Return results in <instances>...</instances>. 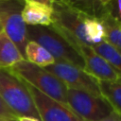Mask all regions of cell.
<instances>
[{"label": "cell", "mask_w": 121, "mask_h": 121, "mask_svg": "<svg viewBox=\"0 0 121 121\" xmlns=\"http://www.w3.org/2000/svg\"><path fill=\"white\" fill-rule=\"evenodd\" d=\"M9 70L20 79L30 84L45 95L68 107L67 86L59 78L43 67H40L24 60Z\"/></svg>", "instance_id": "6da1fadb"}, {"label": "cell", "mask_w": 121, "mask_h": 121, "mask_svg": "<svg viewBox=\"0 0 121 121\" xmlns=\"http://www.w3.org/2000/svg\"><path fill=\"white\" fill-rule=\"evenodd\" d=\"M28 41L43 46L54 58L55 61L66 62L84 70V61L75 47L52 26H26Z\"/></svg>", "instance_id": "7a4b0ae2"}, {"label": "cell", "mask_w": 121, "mask_h": 121, "mask_svg": "<svg viewBox=\"0 0 121 121\" xmlns=\"http://www.w3.org/2000/svg\"><path fill=\"white\" fill-rule=\"evenodd\" d=\"M0 97L17 117L41 119L25 82L9 69H0Z\"/></svg>", "instance_id": "3957f363"}, {"label": "cell", "mask_w": 121, "mask_h": 121, "mask_svg": "<svg viewBox=\"0 0 121 121\" xmlns=\"http://www.w3.org/2000/svg\"><path fill=\"white\" fill-rule=\"evenodd\" d=\"M52 9L51 26L55 29L74 47L78 44L89 45L84 31V19L87 14L71 7L63 0L54 1Z\"/></svg>", "instance_id": "277c9868"}, {"label": "cell", "mask_w": 121, "mask_h": 121, "mask_svg": "<svg viewBox=\"0 0 121 121\" xmlns=\"http://www.w3.org/2000/svg\"><path fill=\"white\" fill-rule=\"evenodd\" d=\"M67 103L68 107L84 121H99L114 112L102 95H94L75 89L68 88Z\"/></svg>", "instance_id": "5b68a950"}, {"label": "cell", "mask_w": 121, "mask_h": 121, "mask_svg": "<svg viewBox=\"0 0 121 121\" xmlns=\"http://www.w3.org/2000/svg\"><path fill=\"white\" fill-rule=\"evenodd\" d=\"M24 4L25 0L0 1V25L25 58V48L28 38L26 25L23 21L21 14Z\"/></svg>", "instance_id": "8992f818"}, {"label": "cell", "mask_w": 121, "mask_h": 121, "mask_svg": "<svg viewBox=\"0 0 121 121\" xmlns=\"http://www.w3.org/2000/svg\"><path fill=\"white\" fill-rule=\"evenodd\" d=\"M44 69L59 78L69 89L86 92L94 95H101L98 80L79 67L66 62L55 61L53 64L44 67Z\"/></svg>", "instance_id": "52a82bcc"}, {"label": "cell", "mask_w": 121, "mask_h": 121, "mask_svg": "<svg viewBox=\"0 0 121 121\" xmlns=\"http://www.w3.org/2000/svg\"><path fill=\"white\" fill-rule=\"evenodd\" d=\"M24 82L34 100L42 121H84L69 107L50 98L26 81Z\"/></svg>", "instance_id": "ba28073f"}, {"label": "cell", "mask_w": 121, "mask_h": 121, "mask_svg": "<svg viewBox=\"0 0 121 121\" xmlns=\"http://www.w3.org/2000/svg\"><path fill=\"white\" fill-rule=\"evenodd\" d=\"M75 49L84 61V71L98 81H116L121 79L120 73L103 57L97 54L92 46L78 44Z\"/></svg>", "instance_id": "9c48e42d"}, {"label": "cell", "mask_w": 121, "mask_h": 121, "mask_svg": "<svg viewBox=\"0 0 121 121\" xmlns=\"http://www.w3.org/2000/svg\"><path fill=\"white\" fill-rule=\"evenodd\" d=\"M97 18L105 28V42L121 54V23L115 15L113 1L103 6Z\"/></svg>", "instance_id": "30bf717a"}, {"label": "cell", "mask_w": 121, "mask_h": 121, "mask_svg": "<svg viewBox=\"0 0 121 121\" xmlns=\"http://www.w3.org/2000/svg\"><path fill=\"white\" fill-rule=\"evenodd\" d=\"M52 6L38 1L25 0L22 18L26 26H49L52 24Z\"/></svg>", "instance_id": "8fae6325"}, {"label": "cell", "mask_w": 121, "mask_h": 121, "mask_svg": "<svg viewBox=\"0 0 121 121\" xmlns=\"http://www.w3.org/2000/svg\"><path fill=\"white\" fill-rule=\"evenodd\" d=\"M25 58L5 31H0V69H9Z\"/></svg>", "instance_id": "7c38bea8"}, {"label": "cell", "mask_w": 121, "mask_h": 121, "mask_svg": "<svg viewBox=\"0 0 121 121\" xmlns=\"http://www.w3.org/2000/svg\"><path fill=\"white\" fill-rule=\"evenodd\" d=\"M25 60L43 68L55 62L52 55L43 46L33 41H28L26 45Z\"/></svg>", "instance_id": "4fadbf2b"}, {"label": "cell", "mask_w": 121, "mask_h": 121, "mask_svg": "<svg viewBox=\"0 0 121 121\" xmlns=\"http://www.w3.org/2000/svg\"><path fill=\"white\" fill-rule=\"evenodd\" d=\"M101 95L110 103L115 112L121 115V79L116 81H98Z\"/></svg>", "instance_id": "5bb4252c"}, {"label": "cell", "mask_w": 121, "mask_h": 121, "mask_svg": "<svg viewBox=\"0 0 121 121\" xmlns=\"http://www.w3.org/2000/svg\"><path fill=\"white\" fill-rule=\"evenodd\" d=\"M85 37L90 46L105 41V28L97 17L86 16L84 19Z\"/></svg>", "instance_id": "9a60e30c"}, {"label": "cell", "mask_w": 121, "mask_h": 121, "mask_svg": "<svg viewBox=\"0 0 121 121\" xmlns=\"http://www.w3.org/2000/svg\"><path fill=\"white\" fill-rule=\"evenodd\" d=\"M92 47L97 54H99L110 64H112L121 75V54L116 49H114L105 41L92 45Z\"/></svg>", "instance_id": "2e32d148"}, {"label": "cell", "mask_w": 121, "mask_h": 121, "mask_svg": "<svg viewBox=\"0 0 121 121\" xmlns=\"http://www.w3.org/2000/svg\"><path fill=\"white\" fill-rule=\"evenodd\" d=\"M71 7L87 14L88 16L97 17L103 6L98 0H63Z\"/></svg>", "instance_id": "e0dca14e"}, {"label": "cell", "mask_w": 121, "mask_h": 121, "mask_svg": "<svg viewBox=\"0 0 121 121\" xmlns=\"http://www.w3.org/2000/svg\"><path fill=\"white\" fill-rule=\"evenodd\" d=\"M0 117H5V118H18L9 109V107L5 104V102L2 100L1 97H0Z\"/></svg>", "instance_id": "ac0fdd59"}, {"label": "cell", "mask_w": 121, "mask_h": 121, "mask_svg": "<svg viewBox=\"0 0 121 121\" xmlns=\"http://www.w3.org/2000/svg\"><path fill=\"white\" fill-rule=\"evenodd\" d=\"M113 6H114L115 15L117 16V18L121 23V0H113Z\"/></svg>", "instance_id": "d6986e66"}, {"label": "cell", "mask_w": 121, "mask_h": 121, "mask_svg": "<svg viewBox=\"0 0 121 121\" xmlns=\"http://www.w3.org/2000/svg\"><path fill=\"white\" fill-rule=\"evenodd\" d=\"M99 121H121V117H120V114L113 112L111 115H109L108 117H106L102 120H99Z\"/></svg>", "instance_id": "ffe728a7"}, {"label": "cell", "mask_w": 121, "mask_h": 121, "mask_svg": "<svg viewBox=\"0 0 121 121\" xmlns=\"http://www.w3.org/2000/svg\"><path fill=\"white\" fill-rule=\"evenodd\" d=\"M18 121H42L41 119L34 118V117H27V116H23V117H18Z\"/></svg>", "instance_id": "44dd1931"}, {"label": "cell", "mask_w": 121, "mask_h": 121, "mask_svg": "<svg viewBox=\"0 0 121 121\" xmlns=\"http://www.w3.org/2000/svg\"><path fill=\"white\" fill-rule=\"evenodd\" d=\"M29 1H38V2H41V3H43L45 5H48V6H52L54 0H29Z\"/></svg>", "instance_id": "7402d4cb"}, {"label": "cell", "mask_w": 121, "mask_h": 121, "mask_svg": "<svg viewBox=\"0 0 121 121\" xmlns=\"http://www.w3.org/2000/svg\"><path fill=\"white\" fill-rule=\"evenodd\" d=\"M98 1H99V3L101 4V6H106V5L110 4L111 2H112L113 0H98Z\"/></svg>", "instance_id": "603a6c76"}, {"label": "cell", "mask_w": 121, "mask_h": 121, "mask_svg": "<svg viewBox=\"0 0 121 121\" xmlns=\"http://www.w3.org/2000/svg\"><path fill=\"white\" fill-rule=\"evenodd\" d=\"M0 121H18L17 118H5V117H0Z\"/></svg>", "instance_id": "cb8c5ba5"}, {"label": "cell", "mask_w": 121, "mask_h": 121, "mask_svg": "<svg viewBox=\"0 0 121 121\" xmlns=\"http://www.w3.org/2000/svg\"><path fill=\"white\" fill-rule=\"evenodd\" d=\"M2 30V26H1V25H0V31Z\"/></svg>", "instance_id": "d4e9b609"}, {"label": "cell", "mask_w": 121, "mask_h": 121, "mask_svg": "<svg viewBox=\"0 0 121 121\" xmlns=\"http://www.w3.org/2000/svg\"><path fill=\"white\" fill-rule=\"evenodd\" d=\"M0 1H2V0H0Z\"/></svg>", "instance_id": "484cf974"}, {"label": "cell", "mask_w": 121, "mask_h": 121, "mask_svg": "<svg viewBox=\"0 0 121 121\" xmlns=\"http://www.w3.org/2000/svg\"><path fill=\"white\" fill-rule=\"evenodd\" d=\"M120 117H121V115H120Z\"/></svg>", "instance_id": "4316f807"}]
</instances>
